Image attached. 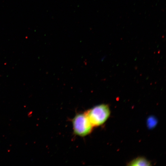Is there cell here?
Segmentation results:
<instances>
[{
  "instance_id": "cell-3",
  "label": "cell",
  "mask_w": 166,
  "mask_h": 166,
  "mask_svg": "<svg viewBox=\"0 0 166 166\" xmlns=\"http://www.w3.org/2000/svg\"><path fill=\"white\" fill-rule=\"evenodd\" d=\"M128 165L129 166H150V162L145 158L139 157L134 159L130 161Z\"/></svg>"
},
{
  "instance_id": "cell-1",
  "label": "cell",
  "mask_w": 166,
  "mask_h": 166,
  "mask_svg": "<svg viewBox=\"0 0 166 166\" xmlns=\"http://www.w3.org/2000/svg\"><path fill=\"white\" fill-rule=\"evenodd\" d=\"M93 127L103 124L109 117L110 111L108 105L102 104L97 105L85 112Z\"/></svg>"
},
{
  "instance_id": "cell-2",
  "label": "cell",
  "mask_w": 166,
  "mask_h": 166,
  "mask_svg": "<svg viewBox=\"0 0 166 166\" xmlns=\"http://www.w3.org/2000/svg\"><path fill=\"white\" fill-rule=\"evenodd\" d=\"M74 133L81 136L89 134L93 127L85 113L76 115L72 120Z\"/></svg>"
}]
</instances>
